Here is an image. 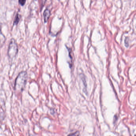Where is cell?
Instances as JSON below:
<instances>
[{"label": "cell", "instance_id": "cell-1", "mask_svg": "<svg viewBox=\"0 0 136 136\" xmlns=\"http://www.w3.org/2000/svg\"><path fill=\"white\" fill-rule=\"evenodd\" d=\"M27 79V73L22 71L16 77L15 82V89L17 91H22L25 87Z\"/></svg>", "mask_w": 136, "mask_h": 136}, {"label": "cell", "instance_id": "cell-2", "mask_svg": "<svg viewBox=\"0 0 136 136\" xmlns=\"http://www.w3.org/2000/svg\"><path fill=\"white\" fill-rule=\"evenodd\" d=\"M18 51L17 44L14 39H12L9 44L8 50V55L10 58L12 59L16 56Z\"/></svg>", "mask_w": 136, "mask_h": 136}, {"label": "cell", "instance_id": "cell-3", "mask_svg": "<svg viewBox=\"0 0 136 136\" xmlns=\"http://www.w3.org/2000/svg\"><path fill=\"white\" fill-rule=\"evenodd\" d=\"M50 11L49 9H46L45 10V11L44 12L43 16H44V22H47L49 17L50 16Z\"/></svg>", "mask_w": 136, "mask_h": 136}, {"label": "cell", "instance_id": "cell-4", "mask_svg": "<svg viewBox=\"0 0 136 136\" xmlns=\"http://www.w3.org/2000/svg\"><path fill=\"white\" fill-rule=\"evenodd\" d=\"M20 15H19L18 14H16V16L15 17V19H14V25H16V24H18V22H19V21H20Z\"/></svg>", "mask_w": 136, "mask_h": 136}, {"label": "cell", "instance_id": "cell-5", "mask_svg": "<svg viewBox=\"0 0 136 136\" xmlns=\"http://www.w3.org/2000/svg\"><path fill=\"white\" fill-rule=\"evenodd\" d=\"M19 3L21 6H24L25 4V3L26 2V0H18Z\"/></svg>", "mask_w": 136, "mask_h": 136}, {"label": "cell", "instance_id": "cell-6", "mask_svg": "<svg viewBox=\"0 0 136 136\" xmlns=\"http://www.w3.org/2000/svg\"><path fill=\"white\" fill-rule=\"evenodd\" d=\"M46 0H42V7L44 6L45 3L46 2Z\"/></svg>", "mask_w": 136, "mask_h": 136}]
</instances>
